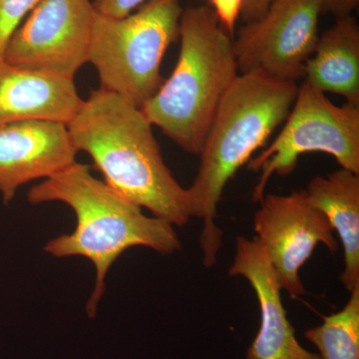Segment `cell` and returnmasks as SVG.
Instances as JSON below:
<instances>
[{
    "instance_id": "6da1fadb",
    "label": "cell",
    "mask_w": 359,
    "mask_h": 359,
    "mask_svg": "<svg viewBox=\"0 0 359 359\" xmlns=\"http://www.w3.org/2000/svg\"><path fill=\"white\" fill-rule=\"evenodd\" d=\"M140 108L114 92L92 90L67 124L75 148L93 159L105 183L173 226L190 219L188 189L170 171Z\"/></svg>"
},
{
    "instance_id": "7a4b0ae2",
    "label": "cell",
    "mask_w": 359,
    "mask_h": 359,
    "mask_svg": "<svg viewBox=\"0 0 359 359\" xmlns=\"http://www.w3.org/2000/svg\"><path fill=\"white\" fill-rule=\"evenodd\" d=\"M27 199L34 205L62 202L76 215L74 231L52 238L44 250L59 259L86 257L94 264L95 285L86 306L89 318L95 316L109 269L123 252L146 247L171 255L182 248L173 224L146 216L141 207L95 178L86 164L74 162L32 186Z\"/></svg>"
},
{
    "instance_id": "3957f363",
    "label": "cell",
    "mask_w": 359,
    "mask_h": 359,
    "mask_svg": "<svg viewBox=\"0 0 359 359\" xmlns=\"http://www.w3.org/2000/svg\"><path fill=\"white\" fill-rule=\"evenodd\" d=\"M297 91V82L249 72L238 74L222 99L201 150L199 171L188 189L191 216L203 222L205 268L216 264L223 245L216 219L224 188L285 121Z\"/></svg>"
},
{
    "instance_id": "277c9868",
    "label": "cell",
    "mask_w": 359,
    "mask_h": 359,
    "mask_svg": "<svg viewBox=\"0 0 359 359\" xmlns=\"http://www.w3.org/2000/svg\"><path fill=\"white\" fill-rule=\"evenodd\" d=\"M231 37L211 6L183 11L177 65L141 108L153 126L189 154L200 155L219 103L240 74Z\"/></svg>"
},
{
    "instance_id": "5b68a950",
    "label": "cell",
    "mask_w": 359,
    "mask_h": 359,
    "mask_svg": "<svg viewBox=\"0 0 359 359\" xmlns=\"http://www.w3.org/2000/svg\"><path fill=\"white\" fill-rule=\"evenodd\" d=\"M183 11L180 0H147L121 18L96 11L88 62L98 72L100 88L141 109L164 82L161 65L179 39Z\"/></svg>"
},
{
    "instance_id": "8992f818",
    "label": "cell",
    "mask_w": 359,
    "mask_h": 359,
    "mask_svg": "<svg viewBox=\"0 0 359 359\" xmlns=\"http://www.w3.org/2000/svg\"><path fill=\"white\" fill-rule=\"evenodd\" d=\"M313 152L327 153L340 167L359 174V106L335 105L304 81L278 137L249 161L250 170L261 171L252 201L261 202L273 175L289 176L299 158Z\"/></svg>"
},
{
    "instance_id": "52a82bcc",
    "label": "cell",
    "mask_w": 359,
    "mask_h": 359,
    "mask_svg": "<svg viewBox=\"0 0 359 359\" xmlns=\"http://www.w3.org/2000/svg\"><path fill=\"white\" fill-rule=\"evenodd\" d=\"M91 0H41L7 43L4 59L21 69L74 80L88 62Z\"/></svg>"
},
{
    "instance_id": "ba28073f",
    "label": "cell",
    "mask_w": 359,
    "mask_h": 359,
    "mask_svg": "<svg viewBox=\"0 0 359 359\" xmlns=\"http://www.w3.org/2000/svg\"><path fill=\"white\" fill-rule=\"evenodd\" d=\"M320 0H273L259 20L245 23L233 39L240 74L262 72L297 82L318 40Z\"/></svg>"
},
{
    "instance_id": "9c48e42d",
    "label": "cell",
    "mask_w": 359,
    "mask_h": 359,
    "mask_svg": "<svg viewBox=\"0 0 359 359\" xmlns=\"http://www.w3.org/2000/svg\"><path fill=\"white\" fill-rule=\"evenodd\" d=\"M254 217L257 240L264 250L280 289L292 297L306 294L299 271L318 244L332 252L339 243L327 217L316 209L306 190L289 195L264 194Z\"/></svg>"
},
{
    "instance_id": "30bf717a",
    "label": "cell",
    "mask_w": 359,
    "mask_h": 359,
    "mask_svg": "<svg viewBox=\"0 0 359 359\" xmlns=\"http://www.w3.org/2000/svg\"><path fill=\"white\" fill-rule=\"evenodd\" d=\"M67 125L28 120L0 125V194L13 202L21 187L47 179L76 162Z\"/></svg>"
},
{
    "instance_id": "8fae6325",
    "label": "cell",
    "mask_w": 359,
    "mask_h": 359,
    "mask_svg": "<svg viewBox=\"0 0 359 359\" xmlns=\"http://www.w3.org/2000/svg\"><path fill=\"white\" fill-rule=\"evenodd\" d=\"M231 276H243L256 292L261 325L248 348L247 359H320L299 344L283 308L280 285L268 255L257 237L238 236Z\"/></svg>"
},
{
    "instance_id": "7c38bea8",
    "label": "cell",
    "mask_w": 359,
    "mask_h": 359,
    "mask_svg": "<svg viewBox=\"0 0 359 359\" xmlns=\"http://www.w3.org/2000/svg\"><path fill=\"white\" fill-rule=\"evenodd\" d=\"M83 101L74 80L21 69L0 59V125L28 120L67 125Z\"/></svg>"
},
{
    "instance_id": "4fadbf2b",
    "label": "cell",
    "mask_w": 359,
    "mask_h": 359,
    "mask_svg": "<svg viewBox=\"0 0 359 359\" xmlns=\"http://www.w3.org/2000/svg\"><path fill=\"white\" fill-rule=\"evenodd\" d=\"M306 192L339 233L344 252L340 280L353 292L359 287V174L340 168L325 177H314Z\"/></svg>"
},
{
    "instance_id": "5bb4252c",
    "label": "cell",
    "mask_w": 359,
    "mask_h": 359,
    "mask_svg": "<svg viewBox=\"0 0 359 359\" xmlns=\"http://www.w3.org/2000/svg\"><path fill=\"white\" fill-rule=\"evenodd\" d=\"M304 79L323 93L359 106V26L353 15L337 18L318 36Z\"/></svg>"
},
{
    "instance_id": "9a60e30c",
    "label": "cell",
    "mask_w": 359,
    "mask_h": 359,
    "mask_svg": "<svg viewBox=\"0 0 359 359\" xmlns=\"http://www.w3.org/2000/svg\"><path fill=\"white\" fill-rule=\"evenodd\" d=\"M320 359H359V287L344 308L325 316L323 323L304 332Z\"/></svg>"
},
{
    "instance_id": "2e32d148",
    "label": "cell",
    "mask_w": 359,
    "mask_h": 359,
    "mask_svg": "<svg viewBox=\"0 0 359 359\" xmlns=\"http://www.w3.org/2000/svg\"><path fill=\"white\" fill-rule=\"evenodd\" d=\"M41 0H0V59L13 33Z\"/></svg>"
},
{
    "instance_id": "e0dca14e",
    "label": "cell",
    "mask_w": 359,
    "mask_h": 359,
    "mask_svg": "<svg viewBox=\"0 0 359 359\" xmlns=\"http://www.w3.org/2000/svg\"><path fill=\"white\" fill-rule=\"evenodd\" d=\"M226 32L233 36L244 0H209Z\"/></svg>"
},
{
    "instance_id": "ac0fdd59",
    "label": "cell",
    "mask_w": 359,
    "mask_h": 359,
    "mask_svg": "<svg viewBox=\"0 0 359 359\" xmlns=\"http://www.w3.org/2000/svg\"><path fill=\"white\" fill-rule=\"evenodd\" d=\"M147 0H94L97 13L108 18H121L133 13Z\"/></svg>"
},
{
    "instance_id": "d6986e66",
    "label": "cell",
    "mask_w": 359,
    "mask_h": 359,
    "mask_svg": "<svg viewBox=\"0 0 359 359\" xmlns=\"http://www.w3.org/2000/svg\"><path fill=\"white\" fill-rule=\"evenodd\" d=\"M323 13H330L337 18L351 16L358 9L359 0H320Z\"/></svg>"
},
{
    "instance_id": "ffe728a7",
    "label": "cell",
    "mask_w": 359,
    "mask_h": 359,
    "mask_svg": "<svg viewBox=\"0 0 359 359\" xmlns=\"http://www.w3.org/2000/svg\"><path fill=\"white\" fill-rule=\"evenodd\" d=\"M273 1V0H244L240 16L245 23L259 20L268 11Z\"/></svg>"
}]
</instances>
